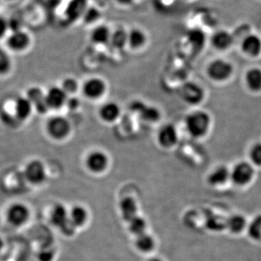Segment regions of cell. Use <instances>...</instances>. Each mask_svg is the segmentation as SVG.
<instances>
[{
	"instance_id": "1",
	"label": "cell",
	"mask_w": 261,
	"mask_h": 261,
	"mask_svg": "<svg viewBox=\"0 0 261 261\" xmlns=\"http://www.w3.org/2000/svg\"><path fill=\"white\" fill-rule=\"evenodd\" d=\"M210 125V116L204 111L192 112L185 119V127L187 132L195 138L204 137L208 132Z\"/></svg>"
},
{
	"instance_id": "2",
	"label": "cell",
	"mask_w": 261,
	"mask_h": 261,
	"mask_svg": "<svg viewBox=\"0 0 261 261\" xmlns=\"http://www.w3.org/2000/svg\"><path fill=\"white\" fill-rule=\"evenodd\" d=\"M255 171L251 163L242 161L230 170V182L238 188H245L253 181Z\"/></svg>"
},
{
	"instance_id": "3",
	"label": "cell",
	"mask_w": 261,
	"mask_h": 261,
	"mask_svg": "<svg viewBox=\"0 0 261 261\" xmlns=\"http://www.w3.org/2000/svg\"><path fill=\"white\" fill-rule=\"evenodd\" d=\"M51 221L55 226L59 228L62 232L66 236L73 235L76 228L70 222L68 211L61 204H58L53 207L51 213Z\"/></svg>"
},
{
	"instance_id": "4",
	"label": "cell",
	"mask_w": 261,
	"mask_h": 261,
	"mask_svg": "<svg viewBox=\"0 0 261 261\" xmlns=\"http://www.w3.org/2000/svg\"><path fill=\"white\" fill-rule=\"evenodd\" d=\"M71 130L70 122L65 117H53L47 123V132L51 138L56 140H63L66 138Z\"/></svg>"
},
{
	"instance_id": "5",
	"label": "cell",
	"mask_w": 261,
	"mask_h": 261,
	"mask_svg": "<svg viewBox=\"0 0 261 261\" xmlns=\"http://www.w3.org/2000/svg\"><path fill=\"white\" fill-rule=\"evenodd\" d=\"M232 73V65L224 60H216L212 62L207 68L208 76L217 82L227 80Z\"/></svg>"
},
{
	"instance_id": "6",
	"label": "cell",
	"mask_w": 261,
	"mask_h": 261,
	"mask_svg": "<svg viewBox=\"0 0 261 261\" xmlns=\"http://www.w3.org/2000/svg\"><path fill=\"white\" fill-rule=\"evenodd\" d=\"M249 221L246 216L240 213H235L226 217V230L234 237H240L246 233Z\"/></svg>"
},
{
	"instance_id": "7",
	"label": "cell",
	"mask_w": 261,
	"mask_h": 261,
	"mask_svg": "<svg viewBox=\"0 0 261 261\" xmlns=\"http://www.w3.org/2000/svg\"><path fill=\"white\" fill-rule=\"evenodd\" d=\"M130 110L137 113L143 121L148 123H156L161 118V113L157 108L147 106L142 101L136 100L130 104Z\"/></svg>"
},
{
	"instance_id": "8",
	"label": "cell",
	"mask_w": 261,
	"mask_h": 261,
	"mask_svg": "<svg viewBox=\"0 0 261 261\" xmlns=\"http://www.w3.org/2000/svg\"><path fill=\"white\" fill-rule=\"evenodd\" d=\"M25 176L33 185H40L45 181L47 173L42 162L38 160L31 161L25 168Z\"/></svg>"
},
{
	"instance_id": "9",
	"label": "cell",
	"mask_w": 261,
	"mask_h": 261,
	"mask_svg": "<svg viewBox=\"0 0 261 261\" xmlns=\"http://www.w3.org/2000/svg\"><path fill=\"white\" fill-rule=\"evenodd\" d=\"M106 82L101 79L94 77L86 81L82 87L84 95L89 99H98L106 94Z\"/></svg>"
},
{
	"instance_id": "10",
	"label": "cell",
	"mask_w": 261,
	"mask_h": 261,
	"mask_svg": "<svg viewBox=\"0 0 261 261\" xmlns=\"http://www.w3.org/2000/svg\"><path fill=\"white\" fill-rule=\"evenodd\" d=\"M109 159L107 154L101 150H94L90 152L86 159V166L92 173H99L106 171Z\"/></svg>"
},
{
	"instance_id": "11",
	"label": "cell",
	"mask_w": 261,
	"mask_h": 261,
	"mask_svg": "<svg viewBox=\"0 0 261 261\" xmlns=\"http://www.w3.org/2000/svg\"><path fill=\"white\" fill-rule=\"evenodd\" d=\"M31 37L28 33L18 29L12 32L7 39V44L12 50L21 51L30 46Z\"/></svg>"
},
{
	"instance_id": "12",
	"label": "cell",
	"mask_w": 261,
	"mask_h": 261,
	"mask_svg": "<svg viewBox=\"0 0 261 261\" xmlns=\"http://www.w3.org/2000/svg\"><path fill=\"white\" fill-rule=\"evenodd\" d=\"M178 136L176 127L171 123L161 127L158 134V142L161 147L169 149L174 147L177 143Z\"/></svg>"
},
{
	"instance_id": "13",
	"label": "cell",
	"mask_w": 261,
	"mask_h": 261,
	"mask_svg": "<svg viewBox=\"0 0 261 261\" xmlns=\"http://www.w3.org/2000/svg\"><path fill=\"white\" fill-rule=\"evenodd\" d=\"M180 95L188 104L197 105L203 99V89L194 82H187L181 87Z\"/></svg>"
},
{
	"instance_id": "14",
	"label": "cell",
	"mask_w": 261,
	"mask_h": 261,
	"mask_svg": "<svg viewBox=\"0 0 261 261\" xmlns=\"http://www.w3.org/2000/svg\"><path fill=\"white\" fill-rule=\"evenodd\" d=\"M209 186L219 189L226 186L230 182V170L226 166H219L207 175Z\"/></svg>"
},
{
	"instance_id": "15",
	"label": "cell",
	"mask_w": 261,
	"mask_h": 261,
	"mask_svg": "<svg viewBox=\"0 0 261 261\" xmlns=\"http://www.w3.org/2000/svg\"><path fill=\"white\" fill-rule=\"evenodd\" d=\"M46 101L49 109H61L66 104L68 94L61 87H51L45 93Z\"/></svg>"
},
{
	"instance_id": "16",
	"label": "cell",
	"mask_w": 261,
	"mask_h": 261,
	"mask_svg": "<svg viewBox=\"0 0 261 261\" xmlns=\"http://www.w3.org/2000/svg\"><path fill=\"white\" fill-rule=\"evenodd\" d=\"M7 216L8 221L13 226H21L28 220L29 211L28 207L23 204L15 203L10 206Z\"/></svg>"
},
{
	"instance_id": "17",
	"label": "cell",
	"mask_w": 261,
	"mask_h": 261,
	"mask_svg": "<svg viewBox=\"0 0 261 261\" xmlns=\"http://www.w3.org/2000/svg\"><path fill=\"white\" fill-rule=\"evenodd\" d=\"M32 102L34 109L41 114H44L49 111L46 101L45 93L39 87H32L29 89L25 96Z\"/></svg>"
},
{
	"instance_id": "18",
	"label": "cell",
	"mask_w": 261,
	"mask_h": 261,
	"mask_svg": "<svg viewBox=\"0 0 261 261\" xmlns=\"http://www.w3.org/2000/svg\"><path fill=\"white\" fill-rule=\"evenodd\" d=\"M112 32L109 27L103 24L96 25L90 34L91 41L97 45H106L111 42Z\"/></svg>"
},
{
	"instance_id": "19",
	"label": "cell",
	"mask_w": 261,
	"mask_h": 261,
	"mask_svg": "<svg viewBox=\"0 0 261 261\" xmlns=\"http://www.w3.org/2000/svg\"><path fill=\"white\" fill-rule=\"evenodd\" d=\"M99 115L103 121L106 123H113L119 118L121 115V108L116 102H106L101 106Z\"/></svg>"
},
{
	"instance_id": "20",
	"label": "cell",
	"mask_w": 261,
	"mask_h": 261,
	"mask_svg": "<svg viewBox=\"0 0 261 261\" xmlns=\"http://www.w3.org/2000/svg\"><path fill=\"white\" fill-rule=\"evenodd\" d=\"M15 116L19 121H25L32 115L34 107L27 97H20L15 100Z\"/></svg>"
},
{
	"instance_id": "21",
	"label": "cell",
	"mask_w": 261,
	"mask_h": 261,
	"mask_svg": "<svg viewBox=\"0 0 261 261\" xmlns=\"http://www.w3.org/2000/svg\"><path fill=\"white\" fill-rule=\"evenodd\" d=\"M146 33L140 28H133L128 32V44L132 49H139L143 47L147 43Z\"/></svg>"
},
{
	"instance_id": "22",
	"label": "cell",
	"mask_w": 261,
	"mask_h": 261,
	"mask_svg": "<svg viewBox=\"0 0 261 261\" xmlns=\"http://www.w3.org/2000/svg\"><path fill=\"white\" fill-rule=\"evenodd\" d=\"M242 49L244 53L251 56H257L261 51V40L256 35L247 36L242 42Z\"/></svg>"
},
{
	"instance_id": "23",
	"label": "cell",
	"mask_w": 261,
	"mask_h": 261,
	"mask_svg": "<svg viewBox=\"0 0 261 261\" xmlns=\"http://www.w3.org/2000/svg\"><path fill=\"white\" fill-rule=\"evenodd\" d=\"M120 210L123 219L129 222L137 216V206L135 200L132 197H125L120 202Z\"/></svg>"
},
{
	"instance_id": "24",
	"label": "cell",
	"mask_w": 261,
	"mask_h": 261,
	"mask_svg": "<svg viewBox=\"0 0 261 261\" xmlns=\"http://www.w3.org/2000/svg\"><path fill=\"white\" fill-rule=\"evenodd\" d=\"M232 42L231 34L224 30L215 33L211 39V42L214 47L220 50L228 49L232 44Z\"/></svg>"
},
{
	"instance_id": "25",
	"label": "cell",
	"mask_w": 261,
	"mask_h": 261,
	"mask_svg": "<svg viewBox=\"0 0 261 261\" xmlns=\"http://www.w3.org/2000/svg\"><path fill=\"white\" fill-rule=\"evenodd\" d=\"M187 42L195 49H199L204 47L205 42V34L200 29H192L187 32Z\"/></svg>"
},
{
	"instance_id": "26",
	"label": "cell",
	"mask_w": 261,
	"mask_h": 261,
	"mask_svg": "<svg viewBox=\"0 0 261 261\" xmlns=\"http://www.w3.org/2000/svg\"><path fill=\"white\" fill-rule=\"evenodd\" d=\"M246 233L252 241L261 242V214L249 221Z\"/></svg>"
},
{
	"instance_id": "27",
	"label": "cell",
	"mask_w": 261,
	"mask_h": 261,
	"mask_svg": "<svg viewBox=\"0 0 261 261\" xmlns=\"http://www.w3.org/2000/svg\"><path fill=\"white\" fill-rule=\"evenodd\" d=\"M245 80L248 88L253 92L261 90V70L252 68L247 72Z\"/></svg>"
},
{
	"instance_id": "28",
	"label": "cell",
	"mask_w": 261,
	"mask_h": 261,
	"mask_svg": "<svg viewBox=\"0 0 261 261\" xmlns=\"http://www.w3.org/2000/svg\"><path fill=\"white\" fill-rule=\"evenodd\" d=\"M110 44L117 49H121L128 44V32L123 29H116L112 32Z\"/></svg>"
},
{
	"instance_id": "29",
	"label": "cell",
	"mask_w": 261,
	"mask_h": 261,
	"mask_svg": "<svg viewBox=\"0 0 261 261\" xmlns=\"http://www.w3.org/2000/svg\"><path fill=\"white\" fill-rule=\"evenodd\" d=\"M70 221L75 227H80L85 224L87 220V213L82 206H75L70 211Z\"/></svg>"
},
{
	"instance_id": "30",
	"label": "cell",
	"mask_w": 261,
	"mask_h": 261,
	"mask_svg": "<svg viewBox=\"0 0 261 261\" xmlns=\"http://www.w3.org/2000/svg\"><path fill=\"white\" fill-rule=\"evenodd\" d=\"M136 245L140 251L147 252L154 248V241L152 237L145 233L137 237Z\"/></svg>"
},
{
	"instance_id": "31",
	"label": "cell",
	"mask_w": 261,
	"mask_h": 261,
	"mask_svg": "<svg viewBox=\"0 0 261 261\" xmlns=\"http://www.w3.org/2000/svg\"><path fill=\"white\" fill-rule=\"evenodd\" d=\"M128 223H129L130 232L135 234L136 236L138 237L145 233L147 224H146V221L142 218L137 216Z\"/></svg>"
},
{
	"instance_id": "32",
	"label": "cell",
	"mask_w": 261,
	"mask_h": 261,
	"mask_svg": "<svg viewBox=\"0 0 261 261\" xmlns=\"http://www.w3.org/2000/svg\"><path fill=\"white\" fill-rule=\"evenodd\" d=\"M12 61L6 51L0 48V75L8 73L11 69Z\"/></svg>"
},
{
	"instance_id": "33",
	"label": "cell",
	"mask_w": 261,
	"mask_h": 261,
	"mask_svg": "<svg viewBox=\"0 0 261 261\" xmlns=\"http://www.w3.org/2000/svg\"><path fill=\"white\" fill-rule=\"evenodd\" d=\"M101 12L96 8H88L85 10L82 18L86 24H93L99 20Z\"/></svg>"
},
{
	"instance_id": "34",
	"label": "cell",
	"mask_w": 261,
	"mask_h": 261,
	"mask_svg": "<svg viewBox=\"0 0 261 261\" xmlns=\"http://www.w3.org/2000/svg\"><path fill=\"white\" fill-rule=\"evenodd\" d=\"M61 88L64 90L67 94H73L78 91L80 88L78 82L73 78H67L63 80Z\"/></svg>"
},
{
	"instance_id": "35",
	"label": "cell",
	"mask_w": 261,
	"mask_h": 261,
	"mask_svg": "<svg viewBox=\"0 0 261 261\" xmlns=\"http://www.w3.org/2000/svg\"><path fill=\"white\" fill-rule=\"evenodd\" d=\"M250 159L252 166L261 167V143L255 144L252 147Z\"/></svg>"
},
{
	"instance_id": "36",
	"label": "cell",
	"mask_w": 261,
	"mask_h": 261,
	"mask_svg": "<svg viewBox=\"0 0 261 261\" xmlns=\"http://www.w3.org/2000/svg\"><path fill=\"white\" fill-rule=\"evenodd\" d=\"M54 257V252L51 249H43L38 254L39 261H51Z\"/></svg>"
},
{
	"instance_id": "37",
	"label": "cell",
	"mask_w": 261,
	"mask_h": 261,
	"mask_svg": "<svg viewBox=\"0 0 261 261\" xmlns=\"http://www.w3.org/2000/svg\"><path fill=\"white\" fill-rule=\"evenodd\" d=\"M9 29V22L5 17L0 16V39H3L6 36Z\"/></svg>"
},
{
	"instance_id": "38",
	"label": "cell",
	"mask_w": 261,
	"mask_h": 261,
	"mask_svg": "<svg viewBox=\"0 0 261 261\" xmlns=\"http://www.w3.org/2000/svg\"><path fill=\"white\" fill-rule=\"evenodd\" d=\"M80 102L78 98L76 97H70L68 98L67 99L66 104L65 106H68V108L70 110H75L80 106Z\"/></svg>"
},
{
	"instance_id": "39",
	"label": "cell",
	"mask_w": 261,
	"mask_h": 261,
	"mask_svg": "<svg viewBox=\"0 0 261 261\" xmlns=\"http://www.w3.org/2000/svg\"><path fill=\"white\" fill-rule=\"evenodd\" d=\"M115 2L121 7H129L134 4L135 0H114Z\"/></svg>"
},
{
	"instance_id": "40",
	"label": "cell",
	"mask_w": 261,
	"mask_h": 261,
	"mask_svg": "<svg viewBox=\"0 0 261 261\" xmlns=\"http://www.w3.org/2000/svg\"><path fill=\"white\" fill-rule=\"evenodd\" d=\"M3 240H2L1 238H0V252H1L2 249H3Z\"/></svg>"
},
{
	"instance_id": "41",
	"label": "cell",
	"mask_w": 261,
	"mask_h": 261,
	"mask_svg": "<svg viewBox=\"0 0 261 261\" xmlns=\"http://www.w3.org/2000/svg\"><path fill=\"white\" fill-rule=\"evenodd\" d=\"M149 261H163V260H160V259H159V258H153V259H152V260H150Z\"/></svg>"
}]
</instances>
